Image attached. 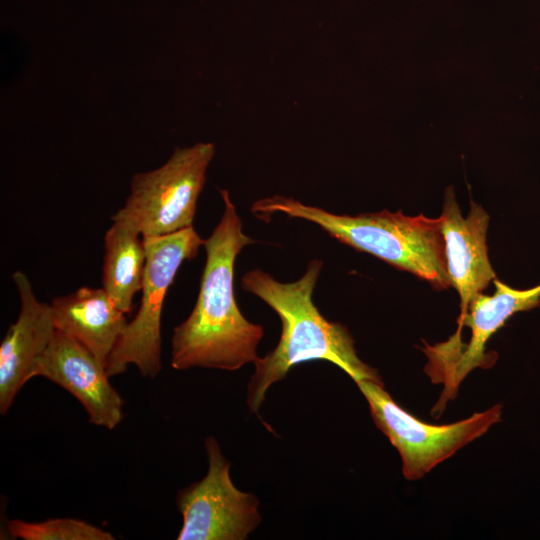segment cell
I'll return each instance as SVG.
<instances>
[{
	"label": "cell",
	"instance_id": "cell-2",
	"mask_svg": "<svg viewBox=\"0 0 540 540\" xmlns=\"http://www.w3.org/2000/svg\"><path fill=\"white\" fill-rule=\"evenodd\" d=\"M323 262L312 260L296 281L282 283L269 273L254 269L241 279L242 289L259 297L279 316L282 332L277 346L255 362V372L247 388V404L257 412L268 389L284 379L294 366L315 360L328 361L348 374L354 382L383 383L377 371L357 355L354 340L340 323L327 320L313 302V292Z\"/></svg>",
	"mask_w": 540,
	"mask_h": 540
},
{
	"label": "cell",
	"instance_id": "cell-1",
	"mask_svg": "<svg viewBox=\"0 0 540 540\" xmlns=\"http://www.w3.org/2000/svg\"><path fill=\"white\" fill-rule=\"evenodd\" d=\"M224 212L204 240L206 261L190 315L173 328L171 366L235 371L257 359L263 327L247 320L234 296V266L241 250L256 241L243 232L242 221L227 190H220Z\"/></svg>",
	"mask_w": 540,
	"mask_h": 540
},
{
	"label": "cell",
	"instance_id": "cell-7",
	"mask_svg": "<svg viewBox=\"0 0 540 540\" xmlns=\"http://www.w3.org/2000/svg\"><path fill=\"white\" fill-rule=\"evenodd\" d=\"M496 291L488 296L476 295L467 311L459 316L458 329L453 334L461 337L462 327L471 329L467 344L450 337L433 346L425 343L422 351L428 358L425 372L433 383L444 385L443 393L432 413L440 415L449 400L454 399L460 383L476 368L488 369L496 362V354L486 353V344L493 334L517 312L527 311L540 305V284L527 290H517L494 279ZM436 416V418H437Z\"/></svg>",
	"mask_w": 540,
	"mask_h": 540
},
{
	"label": "cell",
	"instance_id": "cell-4",
	"mask_svg": "<svg viewBox=\"0 0 540 540\" xmlns=\"http://www.w3.org/2000/svg\"><path fill=\"white\" fill-rule=\"evenodd\" d=\"M213 143L177 148L157 169L135 174L124 205L111 216L143 237L169 235L192 227Z\"/></svg>",
	"mask_w": 540,
	"mask_h": 540
},
{
	"label": "cell",
	"instance_id": "cell-12",
	"mask_svg": "<svg viewBox=\"0 0 540 540\" xmlns=\"http://www.w3.org/2000/svg\"><path fill=\"white\" fill-rule=\"evenodd\" d=\"M50 305L56 329L80 342L106 369L128 321L104 288L80 287Z\"/></svg>",
	"mask_w": 540,
	"mask_h": 540
},
{
	"label": "cell",
	"instance_id": "cell-13",
	"mask_svg": "<svg viewBox=\"0 0 540 540\" xmlns=\"http://www.w3.org/2000/svg\"><path fill=\"white\" fill-rule=\"evenodd\" d=\"M102 284L115 305L125 314L141 291L146 264L143 236L128 226L113 222L104 237Z\"/></svg>",
	"mask_w": 540,
	"mask_h": 540
},
{
	"label": "cell",
	"instance_id": "cell-5",
	"mask_svg": "<svg viewBox=\"0 0 540 540\" xmlns=\"http://www.w3.org/2000/svg\"><path fill=\"white\" fill-rule=\"evenodd\" d=\"M146 264L139 310L128 322L106 365L110 377L134 365L141 376L155 378L161 364V317L169 287L186 260L193 259L204 240L193 226L157 237H143Z\"/></svg>",
	"mask_w": 540,
	"mask_h": 540
},
{
	"label": "cell",
	"instance_id": "cell-9",
	"mask_svg": "<svg viewBox=\"0 0 540 540\" xmlns=\"http://www.w3.org/2000/svg\"><path fill=\"white\" fill-rule=\"evenodd\" d=\"M49 379L72 394L89 422L112 430L123 419L124 401L109 382L105 367L68 334L57 330L38 360L33 377Z\"/></svg>",
	"mask_w": 540,
	"mask_h": 540
},
{
	"label": "cell",
	"instance_id": "cell-14",
	"mask_svg": "<svg viewBox=\"0 0 540 540\" xmlns=\"http://www.w3.org/2000/svg\"><path fill=\"white\" fill-rule=\"evenodd\" d=\"M7 530L14 538L23 540H114L104 529L84 520L55 518L42 522L11 520Z\"/></svg>",
	"mask_w": 540,
	"mask_h": 540
},
{
	"label": "cell",
	"instance_id": "cell-11",
	"mask_svg": "<svg viewBox=\"0 0 540 540\" xmlns=\"http://www.w3.org/2000/svg\"><path fill=\"white\" fill-rule=\"evenodd\" d=\"M439 220L450 285L459 294L463 315L470 301L496 279L486 243L489 216L471 200L467 217H462L454 190L449 187Z\"/></svg>",
	"mask_w": 540,
	"mask_h": 540
},
{
	"label": "cell",
	"instance_id": "cell-8",
	"mask_svg": "<svg viewBox=\"0 0 540 540\" xmlns=\"http://www.w3.org/2000/svg\"><path fill=\"white\" fill-rule=\"evenodd\" d=\"M208 472L178 491L183 518L178 540H244L260 524L259 501L239 490L230 477L231 464L213 437L205 440Z\"/></svg>",
	"mask_w": 540,
	"mask_h": 540
},
{
	"label": "cell",
	"instance_id": "cell-10",
	"mask_svg": "<svg viewBox=\"0 0 540 540\" xmlns=\"http://www.w3.org/2000/svg\"><path fill=\"white\" fill-rule=\"evenodd\" d=\"M12 280L18 290L20 310L0 345L2 415L10 409L22 387L33 378L35 366L56 332L51 305L36 297L25 273L15 271Z\"/></svg>",
	"mask_w": 540,
	"mask_h": 540
},
{
	"label": "cell",
	"instance_id": "cell-6",
	"mask_svg": "<svg viewBox=\"0 0 540 540\" xmlns=\"http://www.w3.org/2000/svg\"><path fill=\"white\" fill-rule=\"evenodd\" d=\"M355 383L368 403L376 427L399 452L407 480L421 479L501 421L502 405L496 404L455 423H426L399 406L383 383L370 380Z\"/></svg>",
	"mask_w": 540,
	"mask_h": 540
},
{
	"label": "cell",
	"instance_id": "cell-3",
	"mask_svg": "<svg viewBox=\"0 0 540 540\" xmlns=\"http://www.w3.org/2000/svg\"><path fill=\"white\" fill-rule=\"evenodd\" d=\"M251 211L260 219L282 213L312 222L341 243L408 271L437 289L451 286L439 218L387 210L338 215L279 195L257 200Z\"/></svg>",
	"mask_w": 540,
	"mask_h": 540
}]
</instances>
